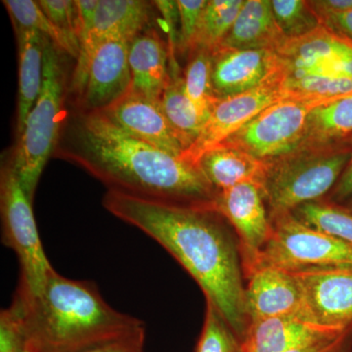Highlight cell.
Masks as SVG:
<instances>
[{"label": "cell", "mask_w": 352, "mask_h": 352, "mask_svg": "<svg viewBox=\"0 0 352 352\" xmlns=\"http://www.w3.org/2000/svg\"><path fill=\"white\" fill-rule=\"evenodd\" d=\"M103 205L170 252L244 339L249 320L239 240L212 206L150 200L113 190L106 193Z\"/></svg>", "instance_id": "1"}, {"label": "cell", "mask_w": 352, "mask_h": 352, "mask_svg": "<svg viewBox=\"0 0 352 352\" xmlns=\"http://www.w3.org/2000/svg\"><path fill=\"white\" fill-rule=\"evenodd\" d=\"M55 154L139 198L212 206L217 192L198 166L129 135L99 111H80L63 124Z\"/></svg>", "instance_id": "2"}, {"label": "cell", "mask_w": 352, "mask_h": 352, "mask_svg": "<svg viewBox=\"0 0 352 352\" xmlns=\"http://www.w3.org/2000/svg\"><path fill=\"white\" fill-rule=\"evenodd\" d=\"M11 307L32 352H85L144 326L110 307L92 282L69 279L55 270L38 293L16 291Z\"/></svg>", "instance_id": "3"}, {"label": "cell", "mask_w": 352, "mask_h": 352, "mask_svg": "<svg viewBox=\"0 0 352 352\" xmlns=\"http://www.w3.org/2000/svg\"><path fill=\"white\" fill-rule=\"evenodd\" d=\"M352 145L307 148L270 162L263 183L270 214L292 212L321 200L339 182L351 161Z\"/></svg>", "instance_id": "4"}, {"label": "cell", "mask_w": 352, "mask_h": 352, "mask_svg": "<svg viewBox=\"0 0 352 352\" xmlns=\"http://www.w3.org/2000/svg\"><path fill=\"white\" fill-rule=\"evenodd\" d=\"M65 82L59 50L50 41L44 54L41 94L28 116L11 161L32 201L45 164L56 149L64 124Z\"/></svg>", "instance_id": "5"}, {"label": "cell", "mask_w": 352, "mask_h": 352, "mask_svg": "<svg viewBox=\"0 0 352 352\" xmlns=\"http://www.w3.org/2000/svg\"><path fill=\"white\" fill-rule=\"evenodd\" d=\"M271 235L263 249L244 270L254 264L276 266L289 272L352 267V245L316 230L293 212L270 215Z\"/></svg>", "instance_id": "6"}, {"label": "cell", "mask_w": 352, "mask_h": 352, "mask_svg": "<svg viewBox=\"0 0 352 352\" xmlns=\"http://www.w3.org/2000/svg\"><path fill=\"white\" fill-rule=\"evenodd\" d=\"M32 203L12 163L6 164L0 177L2 240L17 254L20 263L17 291L28 295L38 293L54 270L44 252Z\"/></svg>", "instance_id": "7"}, {"label": "cell", "mask_w": 352, "mask_h": 352, "mask_svg": "<svg viewBox=\"0 0 352 352\" xmlns=\"http://www.w3.org/2000/svg\"><path fill=\"white\" fill-rule=\"evenodd\" d=\"M321 102L285 96L261 111L222 144L232 146L264 162L300 149L308 116Z\"/></svg>", "instance_id": "8"}, {"label": "cell", "mask_w": 352, "mask_h": 352, "mask_svg": "<svg viewBox=\"0 0 352 352\" xmlns=\"http://www.w3.org/2000/svg\"><path fill=\"white\" fill-rule=\"evenodd\" d=\"M284 80L285 73L282 69L261 87L217 102L200 135L183 152L182 159L197 166L199 159L206 152L222 144L261 111L283 98Z\"/></svg>", "instance_id": "9"}, {"label": "cell", "mask_w": 352, "mask_h": 352, "mask_svg": "<svg viewBox=\"0 0 352 352\" xmlns=\"http://www.w3.org/2000/svg\"><path fill=\"white\" fill-rule=\"evenodd\" d=\"M294 274L302 288L303 320L333 332L352 331V267Z\"/></svg>", "instance_id": "10"}, {"label": "cell", "mask_w": 352, "mask_h": 352, "mask_svg": "<svg viewBox=\"0 0 352 352\" xmlns=\"http://www.w3.org/2000/svg\"><path fill=\"white\" fill-rule=\"evenodd\" d=\"M150 4L141 0H99L94 27L80 43L71 91L78 101L87 85L88 72L95 51L105 41L120 39L131 43L144 32L150 20Z\"/></svg>", "instance_id": "11"}, {"label": "cell", "mask_w": 352, "mask_h": 352, "mask_svg": "<svg viewBox=\"0 0 352 352\" xmlns=\"http://www.w3.org/2000/svg\"><path fill=\"white\" fill-rule=\"evenodd\" d=\"M265 203L263 185L252 182L219 192L212 203L237 235L243 266L251 263L270 240L272 226Z\"/></svg>", "instance_id": "12"}, {"label": "cell", "mask_w": 352, "mask_h": 352, "mask_svg": "<svg viewBox=\"0 0 352 352\" xmlns=\"http://www.w3.org/2000/svg\"><path fill=\"white\" fill-rule=\"evenodd\" d=\"M245 309L251 322L296 315L302 317V292L298 278L276 266L254 264L244 270Z\"/></svg>", "instance_id": "13"}, {"label": "cell", "mask_w": 352, "mask_h": 352, "mask_svg": "<svg viewBox=\"0 0 352 352\" xmlns=\"http://www.w3.org/2000/svg\"><path fill=\"white\" fill-rule=\"evenodd\" d=\"M282 69L274 51L219 48L212 53V85L219 100L261 87Z\"/></svg>", "instance_id": "14"}, {"label": "cell", "mask_w": 352, "mask_h": 352, "mask_svg": "<svg viewBox=\"0 0 352 352\" xmlns=\"http://www.w3.org/2000/svg\"><path fill=\"white\" fill-rule=\"evenodd\" d=\"M122 131L173 156L182 157L184 149L164 115L161 101L129 92L99 111Z\"/></svg>", "instance_id": "15"}, {"label": "cell", "mask_w": 352, "mask_h": 352, "mask_svg": "<svg viewBox=\"0 0 352 352\" xmlns=\"http://www.w3.org/2000/svg\"><path fill=\"white\" fill-rule=\"evenodd\" d=\"M129 47V41L112 39L95 51L80 100L82 111L104 110L131 90Z\"/></svg>", "instance_id": "16"}, {"label": "cell", "mask_w": 352, "mask_h": 352, "mask_svg": "<svg viewBox=\"0 0 352 352\" xmlns=\"http://www.w3.org/2000/svg\"><path fill=\"white\" fill-rule=\"evenodd\" d=\"M344 333L316 327L296 315H282L251 322L243 346L245 352H288Z\"/></svg>", "instance_id": "17"}, {"label": "cell", "mask_w": 352, "mask_h": 352, "mask_svg": "<svg viewBox=\"0 0 352 352\" xmlns=\"http://www.w3.org/2000/svg\"><path fill=\"white\" fill-rule=\"evenodd\" d=\"M131 91L161 101L168 80V48L153 30L138 34L129 43Z\"/></svg>", "instance_id": "18"}, {"label": "cell", "mask_w": 352, "mask_h": 352, "mask_svg": "<svg viewBox=\"0 0 352 352\" xmlns=\"http://www.w3.org/2000/svg\"><path fill=\"white\" fill-rule=\"evenodd\" d=\"M285 76L305 75L352 54V46L321 25L302 38L286 41L276 51Z\"/></svg>", "instance_id": "19"}, {"label": "cell", "mask_w": 352, "mask_h": 352, "mask_svg": "<svg viewBox=\"0 0 352 352\" xmlns=\"http://www.w3.org/2000/svg\"><path fill=\"white\" fill-rule=\"evenodd\" d=\"M286 41L275 21L270 0H245L219 48L276 52Z\"/></svg>", "instance_id": "20"}, {"label": "cell", "mask_w": 352, "mask_h": 352, "mask_svg": "<svg viewBox=\"0 0 352 352\" xmlns=\"http://www.w3.org/2000/svg\"><path fill=\"white\" fill-rule=\"evenodd\" d=\"M270 162L261 161L232 146L220 144L199 159L197 166L217 193L244 182L263 185Z\"/></svg>", "instance_id": "21"}, {"label": "cell", "mask_w": 352, "mask_h": 352, "mask_svg": "<svg viewBox=\"0 0 352 352\" xmlns=\"http://www.w3.org/2000/svg\"><path fill=\"white\" fill-rule=\"evenodd\" d=\"M19 43V95L17 131H24L28 116L38 100L43 87L44 54L50 39L34 30L18 31Z\"/></svg>", "instance_id": "22"}, {"label": "cell", "mask_w": 352, "mask_h": 352, "mask_svg": "<svg viewBox=\"0 0 352 352\" xmlns=\"http://www.w3.org/2000/svg\"><path fill=\"white\" fill-rule=\"evenodd\" d=\"M344 144L352 145V94L312 109L298 150Z\"/></svg>", "instance_id": "23"}, {"label": "cell", "mask_w": 352, "mask_h": 352, "mask_svg": "<svg viewBox=\"0 0 352 352\" xmlns=\"http://www.w3.org/2000/svg\"><path fill=\"white\" fill-rule=\"evenodd\" d=\"M168 71L170 80L162 95V109L183 149L186 151L200 135L208 120L187 96L177 62H168Z\"/></svg>", "instance_id": "24"}, {"label": "cell", "mask_w": 352, "mask_h": 352, "mask_svg": "<svg viewBox=\"0 0 352 352\" xmlns=\"http://www.w3.org/2000/svg\"><path fill=\"white\" fill-rule=\"evenodd\" d=\"M245 0H208L204 9L193 50L214 53L232 29Z\"/></svg>", "instance_id": "25"}, {"label": "cell", "mask_w": 352, "mask_h": 352, "mask_svg": "<svg viewBox=\"0 0 352 352\" xmlns=\"http://www.w3.org/2000/svg\"><path fill=\"white\" fill-rule=\"evenodd\" d=\"M292 212L307 226L352 245V212L344 206L319 200L305 204Z\"/></svg>", "instance_id": "26"}, {"label": "cell", "mask_w": 352, "mask_h": 352, "mask_svg": "<svg viewBox=\"0 0 352 352\" xmlns=\"http://www.w3.org/2000/svg\"><path fill=\"white\" fill-rule=\"evenodd\" d=\"M283 88L286 96L323 103L352 94V76L311 74L285 78Z\"/></svg>", "instance_id": "27"}, {"label": "cell", "mask_w": 352, "mask_h": 352, "mask_svg": "<svg viewBox=\"0 0 352 352\" xmlns=\"http://www.w3.org/2000/svg\"><path fill=\"white\" fill-rule=\"evenodd\" d=\"M193 52L183 75L184 89L199 112L208 120L219 101L212 85V53L204 50Z\"/></svg>", "instance_id": "28"}, {"label": "cell", "mask_w": 352, "mask_h": 352, "mask_svg": "<svg viewBox=\"0 0 352 352\" xmlns=\"http://www.w3.org/2000/svg\"><path fill=\"white\" fill-rule=\"evenodd\" d=\"M3 4L10 15L16 32L34 30L41 32L50 39L58 50L76 59V53L72 50L68 41L43 12L38 1L4 0Z\"/></svg>", "instance_id": "29"}, {"label": "cell", "mask_w": 352, "mask_h": 352, "mask_svg": "<svg viewBox=\"0 0 352 352\" xmlns=\"http://www.w3.org/2000/svg\"><path fill=\"white\" fill-rule=\"evenodd\" d=\"M271 6L278 27L287 41L307 36L322 25L310 1L272 0Z\"/></svg>", "instance_id": "30"}, {"label": "cell", "mask_w": 352, "mask_h": 352, "mask_svg": "<svg viewBox=\"0 0 352 352\" xmlns=\"http://www.w3.org/2000/svg\"><path fill=\"white\" fill-rule=\"evenodd\" d=\"M196 352H245L243 340L210 302Z\"/></svg>", "instance_id": "31"}, {"label": "cell", "mask_w": 352, "mask_h": 352, "mask_svg": "<svg viewBox=\"0 0 352 352\" xmlns=\"http://www.w3.org/2000/svg\"><path fill=\"white\" fill-rule=\"evenodd\" d=\"M38 2L43 12L68 41L78 59L80 54V39L76 0H41Z\"/></svg>", "instance_id": "32"}, {"label": "cell", "mask_w": 352, "mask_h": 352, "mask_svg": "<svg viewBox=\"0 0 352 352\" xmlns=\"http://www.w3.org/2000/svg\"><path fill=\"white\" fill-rule=\"evenodd\" d=\"M207 3V0H177L179 11L177 50H193L201 15Z\"/></svg>", "instance_id": "33"}, {"label": "cell", "mask_w": 352, "mask_h": 352, "mask_svg": "<svg viewBox=\"0 0 352 352\" xmlns=\"http://www.w3.org/2000/svg\"><path fill=\"white\" fill-rule=\"evenodd\" d=\"M0 352H32L22 321L11 307L0 314Z\"/></svg>", "instance_id": "34"}, {"label": "cell", "mask_w": 352, "mask_h": 352, "mask_svg": "<svg viewBox=\"0 0 352 352\" xmlns=\"http://www.w3.org/2000/svg\"><path fill=\"white\" fill-rule=\"evenodd\" d=\"M145 326H142L85 352H145Z\"/></svg>", "instance_id": "35"}, {"label": "cell", "mask_w": 352, "mask_h": 352, "mask_svg": "<svg viewBox=\"0 0 352 352\" xmlns=\"http://www.w3.org/2000/svg\"><path fill=\"white\" fill-rule=\"evenodd\" d=\"M321 24L333 36L352 46V9L320 18Z\"/></svg>", "instance_id": "36"}, {"label": "cell", "mask_w": 352, "mask_h": 352, "mask_svg": "<svg viewBox=\"0 0 352 352\" xmlns=\"http://www.w3.org/2000/svg\"><path fill=\"white\" fill-rule=\"evenodd\" d=\"M288 352H352V331Z\"/></svg>", "instance_id": "37"}, {"label": "cell", "mask_w": 352, "mask_h": 352, "mask_svg": "<svg viewBox=\"0 0 352 352\" xmlns=\"http://www.w3.org/2000/svg\"><path fill=\"white\" fill-rule=\"evenodd\" d=\"M99 0H76L78 9V39L80 43L87 38L94 27Z\"/></svg>", "instance_id": "38"}, {"label": "cell", "mask_w": 352, "mask_h": 352, "mask_svg": "<svg viewBox=\"0 0 352 352\" xmlns=\"http://www.w3.org/2000/svg\"><path fill=\"white\" fill-rule=\"evenodd\" d=\"M352 197V155L346 170L340 176L339 182L331 192L330 201L333 203H346Z\"/></svg>", "instance_id": "39"}, {"label": "cell", "mask_w": 352, "mask_h": 352, "mask_svg": "<svg viewBox=\"0 0 352 352\" xmlns=\"http://www.w3.org/2000/svg\"><path fill=\"white\" fill-rule=\"evenodd\" d=\"M319 18L346 12L352 9V0H318L310 1Z\"/></svg>", "instance_id": "40"}, {"label": "cell", "mask_w": 352, "mask_h": 352, "mask_svg": "<svg viewBox=\"0 0 352 352\" xmlns=\"http://www.w3.org/2000/svg\"><path fill=\"white\" fill-rule=\"evenodd\" d=\"M344 207L347 208L349 212H352V197L349 201H346V203H344Z\"/></svg>", "instance_id": "41"}]
</instances>
